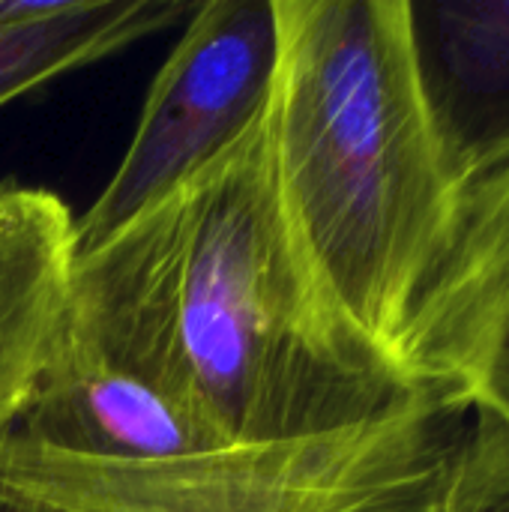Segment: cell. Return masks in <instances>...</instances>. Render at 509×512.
<instances>
[{"label": "cell", "instance_id": "277c9868", "mask_svg": "<svg viewBox=\"0 0 509 512\" xmlns=\"http://www.w3.org/2000/svg\"><path fill=\"white\" fill-rule=\"evenodd\" d=\"M276 51L273 0H198L147 90L123 159L75 216L78 252L189 180L258 120Z\"/></svg>", "mask_w": 509, "mask_h": 512}, {"label": "cell", "instance_id": "3957f363", "mask_svg": "<svg viewBox=\"0 0 509 512\" xmlns=\"http://www.w3.org/2000/svg\"><path fill=\"white\" fill-rule=\"evenodd\" d=\"M468 411L432 390L321 435L96 462L0 435V512H441Z\"/></svg>", "mask_w": 509, "mask_h": 512}, {"label": "cell", "instance_id": "52a82bcc", "mask_svg": "<svg viewBox=\"0 0 509 512\" xmlns=\"http://www.w3.org/2000/svg\"><path fill=\"white\" fill-rule=\"evenodd\" d=\"M420 96L459 189L509 162V0H408Z\"/></svg>", "mask_w": 509, "mask_h": 512}, {"label": "cell", "instance_id": "ba28073f", "mask_svg": "<svg viewBox=\"0 0 509 512\" xmlns=\"http://www.w3.org/2000/svg\"><path fill=\"white\" fill-rule=\"evenodd\" d=\"M75 255L66 201L0 180V435L18 426L63 342Z\"/></svg>", "mask_w": 509, "mask_h": 512}, {"label": "cell", "instance_id": "6da1fadb", "mask_svg": "<svg viewBox=\"0 0 509 512\" xmlns=\"http://www.w3.org/2000/svg\"><path fill=\"white\" fill-rule=\"evenodd\" d=\"M264 111L75 255L66 312L69 339L162 378L231 447L333 432L411 393L309 276L276 201Z\"/></svg>", "mask_w": 509, "mask_h": 512}, {"label": "cell", "instance_id": "30bf717a", "mask_svg": "<svg viewBox=\"0 0 509 512\" xmlns=\"http://www.w3.org/2000/svg\"><path fill=\"white\" fill-rule=\"evenodd\" d=\"M441 512H509V423H468L447 471Z\"/></svg>", "mask_w": 509, "mask_h": 512}, {"label": "cell", "instance_id": "9c48e42d", "mask_svg": "<svg viewBox=\"0 0 509 512\" xmlns=\"http://www.w3.org/2000/svg\"><path fill=\"white\" fill-rule=\"evenodd\" d=\"M198 0H72L51 21L0 30V108L186 21Z\"/></svg>", "mask_w": 509, "mask_h": 512}, {"label": "cell", "instance_id": "8992f818", "mask_svg": "<svg viewBox=\"0 0 509 512\" xmlns=\"http://www.w3.org/2000/svg\"><path fill=\"white\" fill-rule=\"evenodd\" d=\"M12 435L96 462H168L231 447L180 390L66 330Z\"/></svg>", "mask_w": 509, "mask_h": 512}, {"label": "cell", "instance_id": "5b68a950", "mask_svg": "<svg viewBox=\"0 0 509 512\" xmlns=\"http://www.w3.org/2000/svg\"><path fill=\"white\" fill-rule=\"evenodd\" d=\"M411 390L509 423V162L462 195L399 345Z\"/></svg>", "mask_w": 509, "mask_h": 512}, {"label": "cell", "instance_id": "7a4b0ae2", "mask_svg": "<svg viewBox=\"0 0 509 512\" xmlns=\"http://www.w3.org/2000/svg\"><path fill=\"white\" fill-rule=\"evenodd\" d=\"M273 12L264 114L282 219L336 318L405 384L402 333L465 195L420 96L408 0H273Z\"/></svg>", "mask_w": 509, "mask_h": 512}]
</instances>
